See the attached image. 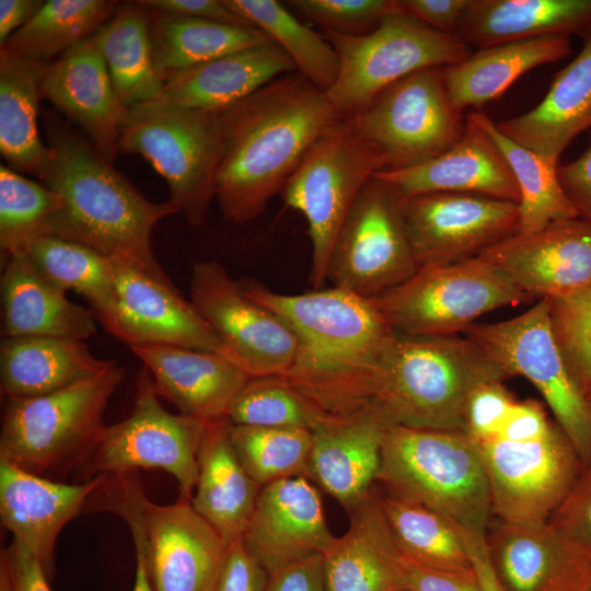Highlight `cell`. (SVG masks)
I'll return each mask as SVG.
<instances>
[{"instance_id": "cell-62", "label": "cell", "mask_w": 591, "mask_h": 591, "mask_svg": "<svg viewBox=\"0 0 591 591\" xmlns=\"http://www.w3.org/2000/svg\"><path fill=\"white\" fill-rule=\"evenodd\" d=\"M587 399L591 406V390L587 393Z\"/></svg>"}, {"instance_id": "cell-41", "label": "cell", "mask_w": 591, "mask_h": 591, "mask_svg": "<svg viewBox=\"0 0 591 591\" xmlns=\"http://www.w3.org/2000/svg\"><path fill=\"white\" fill-rule=\"evenodd\" d=\"M468 114L494 139L514 176L520 192L518 233H533L555 221L579 218L559 183L558 164L506 137L480 109Z\"/></svg>"}, {"instance_id": "cell-38", "label": "cell", "mask_w": 591, "mask_h": 591, "mask_svg": "<svg viewBox=\"0 0 591 591\" xmlns=\"http://www.w3.org/2000/svg\"><path fill=\"white\" fill-rule=\"evenodd\" d=\"M95 35L121 106L154 100L164 83L153 61L148 10L138 1L118 5Z\"/></svg>"}, {"instance_id": "cell-55", "label": "cell", "mask_w": 591, "mask_h": 591, "mask_svg": "<svg viewBox=\"0 0 591 591\" xmlns=\"http://www.w3.org/2000/svg\"><path fill=\"white\" fill-rule=\"evenodd\" d=\"M397 3L403 12L428 26L455 34L468 0H397Z\"/></svg>"}, {"instance_id": "cell-58", "label": "cell", "mask_w": 591, "mask_h": 591, "mask_svg": "<svg viewBox=\"0 0 591 591\" xmlns=\"http://www.w3.org/2000/svg\"><path fill=\"white\" fill-rule=\"evenodd\" d=\"M44 3L40 0H0V46L25 25Z\"/></svg>"}, {"instance_id": "cell-42", "label": "cell", "mask_w": 591, "mask_h": 591, "mask_svg": "<svg viewBox=\"0 0 591 591\" xmlns=\"http://www.w3.org/2000/svg\"><path fill=\"white\" fill-rule=\"evenodd\" d=\"M248 25L263 31L292 60L297 71L326 93L338 76L339 61L327 39L275 0H223Z\"/></svg>"}, {"instance_id": "cell-46", "label": "cell", "mask_w": 591, "mask_h": 591, "mask_svg": "<svg viewBox=\"0 0 591 591\" xmlns=\"http://www.w3.org/2000/svg\"><path fill=\"white\" fill-rule=\"evenodd\" d=\"M329 415L321 412L280 376H252L233 399V425L288 427L312 431Z\"/></svg>"}, {"instance_id": "cell-21", "label": "cell", "mask_w": 591, "mask_h": 591, "mask_svg": "<svg viewBox=\"0 0 591 591\" xmlns=\"http://www.w3.org/2000/svg\"><path fill=\"white\" fill-rule=\"evenodd\" d=\"M114 276L118 301V340L129 347L160 344L201 350L222 356L240 366L195 304L185 300L175 286L116 262Z\"/></svg>"}, {"instance_id": "cell-35", "label": "cell", "mask_w": 591, "mask_h": 591, "mask_svg": "<svg viewBox=\"0 0 591 591\" xmlns=\"http://www.w3.org/2000/svg\"><path fill=\"white\" fill-rule=\"evenodd\" d=\"M571 54L569 36H544L478 48L443 68L445 90L459 113L499 97L528 71Z\"/></svg>"}, {"instance_id": "cell-16", "label": "cell", "mask_w": 591, "mask_h": 591, "mask_svg": "<svg viewBox=\"0 0 591 591\" xmlns=\"http://www.w3.org/2000/svg\"><path fill=\"white\" fill-rule=\"evenodd\" d=\"M474 441L488 479L493 515L500 521L546 522L582 470L557 425L534 438Z\"/></svg>"}, {"instance_id": "cell-36", "label": "cell", "mask_w": 591, "mask_h": 591, "mask_svg": "<svg viewBox=\"0 0 591 591\" xmlns=\"http://www.w3.org/2000/svg\"><path fill=\"white\" fill-rule=\"evenodd\" d=\"M147 10L153 61L163 83L197 65L271 40L254 26Z\"/></svg>"}, {"instance_id": "cell-52", "label": "cell", "mask_w": 591, "mask_h": 591, "mask_svg": "<svg viewBox=\"0 0 591 591\" xmlns=\"http://www.w3.org/2000/svg\"><path fill=\"white\" fill-rule=\"evenodd\" d=\"M402 569L407 591H483L476 572L459 573L418 565L402 554Z\"/></svg>"}, {"instance_id": "cell-10", "label": "cell", "mask_w": 591, "mask_h": 591, "mask_svg": "<svg viewBox=\"0 0 591 591\" xmlns=\"http://www.w3.org/2000/svg\"><path fill=\"white\" fill-rule=\"evenodd\" d=\"M323 36L339 61L336 81L325 94L343 117L356 113L409 74L455 65L472 53L457 35L434 30L401 9L370 32L346 34L324 30Z\"/></svg>"}, {"instance_id": "cell-51", "label": "cell", "mask_w": 591, "mask_h": 591, "mask_svg": "<svg viewBox=\"0 0 591 591\" xmlns=\"http://www.w3.org/2000/svg\"><path fill=\"white\" fill-rule=\"evenodd\" d=\"M267 582L268 572L241 538L228 544L211 591H265Z\"/></svg>"}, {"instance_id": "cell-30", "label": "cell", "mask_w": 591, "mask_h": 591, "mask_svg": "<svg viewBox=\"0 0 591 591\" xmlns=\"http://www.w3.org/2000/svg\"><path fill=\"white\" fill-rule=\"evenodd\" d=\"M583 38L579 54L555 76L535 107L496 124L506 137L554 164L591 128V31Z\"/></svg>"}, {"instance_id": "cell-54", "label": "cell", "mask_w": 591, "mask_h": 591, "mask_svg": "<svg viewBox=\"0 0 591 591\" xmlns=\"http://www.w3.org/2000/svg\"><path fill=\"white\" fill-rule=\"evenodd\" d=\"M265 591H325L322 554L302 558L269 573Z\"/></svg>"}, {"instance_id": "cell-24", "label": "cell", "mask_w": 591, "mask_h": 591, "mask_svg": "<svg viewBox=\"0 0 591 591\" xmlns=\"http://www.w3.org/2000/svg\"><path fill=\"white\" fill-rule=\"evenodd\" d=\"M489 560L503 591H588L591 565L546 522L489 524Z\"/></svg>"}, {"instance_id": "cell-8", "label": "cell", "mask_w": 591, "mask_h": 591, "mask_svg": "<svg viewBox=\"0 0 591 591\" xmlns=\"http://www.w3.org/2000/svg\"><path fill=\"white\" fill-rule=\"evenodd\" d=\"M97 493L140 541L153 591H211L228 545L189 500L151 502L136 472L109 476Z\"/></svg>"}, {"instance_id": "cell-11", "label": "cell", "mask_w": 591, "mask_h": 591, "mask_svg": "<svg viewBox=\"0 0 591 591\" xmlns=\"http://www.w3.org/2000/svg\"><path fill=\"white\" fill-rule=\"evenodd\" d=\"M531 299L476 256L420 268L403 283L371 300L398 334L452 336L464 333L490 311Z\"/></svg>"}, {"instance_id": "cell-20", "label": "cell", "mask_w": 591, "mask_h": 591, "mask_svg": "<svg viewBox=\"0 0 591 591\" xmlns=\"http://www.w3.org/2000/svg\"><path fill=\"white\" fill-rule=\"evenodd\" d=\"M392 425L374 403L328 416L312 430L308 478L350 511L376 487L382 443Z\"/></svg>"}, {"instance_id": "cell-49", "label": "cell", "mask_w": 591, "mask_h": 591, "mask_svg": "<svg viewBox=\"0 0 591 591\" xmlns=\"http://www.w3.org/2000/svg\"><path fill=\"white\" fill-rule=\"evenodd\" d=\"M547 523L591 565V464L581 470Z\"/></svg>"}, {"instance_id": "cell-32", "label": "cell", "mask_w": 591, "mask_h": 591, "mask_svg": "<svg viewBox=\"0 0 591 591\" xmlns=\"http://www.w3.org/2000/svg\"><path fill=\"white\" fill-rule=\"evenodd\" d=\"M190 503L225 544L243 538L260 487L242 466L229 437V420L208 421L197 452Z\"/></svg>"}, {"instance_id": "cell-31", "label": "cell", "mask_w": 591, "mask_h": 591, "mask_svg": "<svg viewBox=\"0 0 591 591\" xmlns=\"http://www.w3.org/2000/svg\"><path fill=\"white\" fill-rule=\"evenodd\" d=\"M297 68L273 40L187 69L166 82L152 100L175 106L222 112Z\"/></svg>"}, {"instance_id": "cell-37", "label": "cell", "mask_w": 591, "mask_h": 591, "mask_svg": "<svg viewBox=\"0 0 591 591\" xmlns=\"http://www.w3.org/2000/svg\"><path fill=\"white\" fill-rule=\"evenodd\" d=\"M47 65L0 50V151L9 167L39 179L48 153L37 129Z\"/></svg>"}, {"instance_id": "cell-6", "label": "cell", "mask_w": 591, "mask_h": 591, "mask_svg": "<svg viewBox=\"0 0 591 591\" xmlns=\"http://www.w3.org/2000/svg\"><path fill=\"white\" fill-rule=\"evenodd\" d=\"M124 375L114 361L97 375L62 390L8 399L0 460L43 477L79 466L105 428L106 406Z\"/></svg>"}, {"instance_id": "cell-56", "label": "cell", "mask_w": 591, "mask_h": 591, "mask_svg": "<svg viewBox=\"0 0 591 591\" xmlns=\"http://www.w3.org/2000/svg\"><path fill=\"white\" fill-rule=\"evenodd\" d=\"M147 9L193 16L235 26H251L233 13L223 0H141Z\"/></svg>"}, {"instance_id": "cell-63", "label": "cell", "mask_w": 591, "mask_h": 591, "mask_svg": "<svg viewBox=\"0 0 591 591\" xmlns=\"http://www.w3.org/2000/svg\"><path fill=\"white\" fill-rule=\"evenodd\" d=\"M588 591H591V589H590V590H588Z\"/></svg>"}, {"instance_id": "cell-64", "label": "cell", "mask_w": 591, "mask_h": 591, "mask_svg": "<svg viewBox=\"0 0 591 591\" xmlns=\"http://www.w3.org/2000/svg\"><path fill=\"white\" fill-rule=\"evenodd\" d=\"M404 591H407V590H404Z\"/></svg>"}, {"instance_id": "cell-14", "label": "cell", "mask_w": 591, "mask_h": 591, "mask_svg": "<svg viewBox=\"0 0 591 591\" xmlns=\"http://www.w3.org/2000/svg\"><path fill=\"white\" fill-rule=\"evenodd\" d=\"M464 335L485 346L510 376L521 375L542 394L582 468L591 464V406L554 338L548 300L496 323H474Z\"/></svg>"}, {"instance_id": "cell-3", "label": "cell", "mask_w": 591, "mask_h": 591, "mask_svg": "<svg viewBox=\"0 0 591 591\" xmlns=\"http://www.w3.org/2000/svg\"><path fill=\"white\" fill-rule=\"evenodd\" d=\"M47 159L42 181L62 201L51 235L84 245L174 286L158 263L152 232L178 212L171 201L143 197L113 164L63 120L46 112Z\"/></svg>"}, {"instance_id": "cell-18", "label": "cell", "mask_w": 591, "mask_h": 591, "mask_svg": "<svg viewBox=\"0 0 591 591\" xmlns=\"http://www.w3.org/2000/svg\"><path fill=\"white\" fill-rule=\"evenodd\" d=\"M403 212L418 269L471 259L519 230V205L478 194L405 198Z\"/></svg>"}, {"instance_id": "cell-39", "label": "cell", "mask_w": 591, "mask_h": 591, "mask_svg": "<svg viewBox=\"0 0 591 591\" xmlns=\"http://www.w3.org/2000/svg\"><path fill=\"white\" fill-rule=\"evenodd\" d=\"M37 270L62 288L82 296L101 325L118 336V301L114 262L97 252L54 235L34 241L25 251Z\"/></svg>"}, {"instance_id": "cell-27", "label": "cell", "mask_w": 591, "mask_h": 591, "mask_svg": "<svg viewBox=\"0 0 591 591\" xmlns=\"http://www.w3.org/2000/svg\"><path fill=\"white\" fill-rule=\"evenodd\" d=\"M130 349L150 372L159 396L181 414L204 421L225 418L233 399L252 378L230 359L211 352L160 344Z\"/></svg>"}, {"instance_id": "cell-47", "label": "cell", "mask_w": 591, "mask_h": 591, "mask_svg": "<svg viewBox=\"0 0 591 591\" xmlns=\"http://www.w3.org/2000/svg\"><path fill=\"white\" fill-rule=\"evenodd\" d=\"M547 300L549 324L556 344L587 396L591 390V285Z\"/></svg>"}, {"instance_id": "cell-45", "label": "cell", "mask_w": 591, "mask_h": 591, "mask_svg": "<svg viewBox=\"0 0 591 591\" xmlns=\"http://www.w3.org/2000/svg\"><path fill=\"white\" fill-rule=\"evenodd\" d=\"M60 196L46 185L0 165L1 258L25 252L37 239L51 235L61 208Z\"/></svg>"}, {"instance_id": "cell-34", "label": "cell", "mask_w": 591, "mask_h": 591, "mask_svg": "<svg viewBox=\"0 0 591 591\" xmlns=\"http://www.w3.org/2000/svg\"><path fill=\"white\" fill-rule=\"evenodd\" d=\"M591 0H468L456 35L477 48L544 36L584 37Z\"/></svg>"}, {"instance_id": "cell-23", "label": "cell", "mask_w": 591, "mask_h": 591, "mask_svg": "<svg viewBox=\"0 0 591 591\" xmlns=\"http://www.w3.org/2000/svg\"><path fill=\"white\" fill-rule=\"evenodd\" d=\"M40 89L42 95L76 121L96 151L113 164L128 109L117 99L96 35L48 63Z\"/></svg>"}, {"instance_id": "cell-9", "label": "cell", "mask_w": 591, "mask_h": 591, "mask_svg": "<svg viewBox=\"0 0 591 591\" xmlns=\"http://www.w3.org/2000/svg\"><path fill=\"white\" fill-rule=\"evenodd\" d=\"M386 169L381 150L360 135L349 117L331 125L285 184V205L308 222L312 256L310 282L321 289L335 240L363 186Z\"/></svg>"}, {"instance_id": "cell-28", "label": "cell", "mask_w": 591, "mask_h": 591, "mask_svg": "<svg viewBox=\"0 0 591 591\" xmlns=\"http://www.w3.org/2000/svg\"><path fill=\"white\" fill-rule=\"evenodd\" d=\"M348 514L347 532L322 555L325 591H404L402 553L378 487Z\"/></svg>"}, {"instance_id": "cell-5", "label": "cell", "mask_w": 591, "mask_h": 591, "mask_svg": "<svg viewBox=\"0 0 591 591\" xmlns=\"http://www.w3.org/2000/svg\"><path fill=\"white\" fill-rule=\"evenodd\" d=\"M376 483L433 509L461 531L487 533L493 517L488 479L476 443L464 430L392 425Z\"/></svg>"}, {"instance_id": "cell-48", "label": "cell", "mask_w": 591, "mask_h": 591, "mask_svg": "<svg viewBox=\"0 0 591 591\" xmlns=\"http://www.w3.org/2000/svg\"><path fill=\"white\" fill-rule=\"evenodd\" d=\"M288 3L324 30L346 34L374 28L386 15L399 10L397 0H292Z\"/></svg>"}, {"instance_id": "cell-15", "label": "cell", "mask_w": 591, "mask_h": 591, "mask_svg": "<svg viewBox=\"0 0 591 591\" xmlns=\"http://www.w3.org/2000/svg\"><path fill=\"white\" fill-rule=\"evenodd\" d=\"M404 200L395 185L375 174L363 186L332 250L326 276L332 287L372 299L415 275Z\"/></svg>"}, {"instance_id": "cell-17", "label": "cell", "mask_w": 591, "mask_h": 591, "mask_svg": "<svg viewBox=\"0 0 591 591\" xmlns=\"http://www.w3.org/2000/svg\"><path fill=\"white\" fill-rule=\"evenodd\" d=\"M192 302L225 348L251 376L283 374L298 341L276 313L250 299L216 259L197 262L190 279Z\"/></svg>"}, {"instance_id": "cell-1", "label": "cell", "mask_w": 591, "mask_h": 591, "mask_svg": "<svg viewBox=\"0 0 591 591\" xmlns=\"http://www.w3.org/2000/svg\"><path fill=\"white\" fill-rule=\"evenodd\" d=\"M239 282L297 337L293 362L278 376L329 416L372 404L378 364L394 331L371 299L337 287L282 294L251 278Z\"/></svg>"}, {"instance_id": "cell-43", "label": "cell", "mask_w": 591, "mask_h": 591, "mask_svg": "<svg viewBox=\"0 0 591 591\" xmlns=\"http://www.w3.org/2000/svg\"><path fill=\"white\" fill-rule=\"evenodd\" d=\"M107 0H49L0 50L47 62L94 35L115 13Z\"/></svg>"}, {"instance_id": "cell-33", "label": "cell", "mask_w": 591, "mask_h": 591, "mask_svg": "<svg viewBox=\"0 0 591 591\" xmlns=\"http://www.w3.org/2000/svg\"><path fill=\"white\" fill-rule=\"evenodd\" d=\"M113 362L95 357L83 340L51 336L2 338L1 393L8 399L46 395L97 375Z\"/></svg>"}, {"instance_id": "cell-60", "label": "cell", "mask_w": 591, "mask_h": 591, "mask_svg": "<svg viewBox=\"0 0 591 591\" xmlns=\"http://www.w3.org/2000/svg\"><path fill=\"white\" fill-rule=\"evenodd\" d=\"M132 536V535H131ZM136 551V578L132 591H153L149 579L144 555L140 541L132 536Z\"/></svg>"}, {"instance_id": "cell-26", "label": "cell", "mask_w": 591, "mask_h": 591, "mask_svg": "<svg viewBox=\"0 0 591 591\" xmlns=\"http://www.w3.org/2000/svg\"><path fill=\"white\" fill-rule=\"evenodd\" d=\"M376 176L395 185L405 198L428 193H467L519 205L520 192L499 147L473 117H465L460 140L440 155L404 170Z\"/></svg>"}, {"instance_id": "cell-61", "label": "cell", "mask_w": 591, "mask_h": 591, "mask_svg": "<svg viewBox=\"0 0 591 591\" xmlns=\"http://www.w3.org/2000/svg\"><path fill=\"white\" fill-rule=\"evenodd\" d=\"M0 591H13L9 565L3 551L0 559Z\"/></svg>"}, {"instance_id": "cell-44", "label": "cell", "mask_w": 591, "mask_h": 591, "mask_svg": "<svg viewBox=\"0 0 591 591\" xmlns=\"http://www.w3.org/2000/svg\"><path fill=\"white\" fill-rule=\"evenodd\" d=\"M229 437L242 466L260 488L286 478H308L312 431L229 421Z\"/></svg>"}, {"instance_id": "cell-50", "label": "cell", "mask_w": 591, "mask_h": 591, "mask_svg": "<svg viewBox=\"0 0 591 591\" xmlns=\"http://www.w3.org/2000/svg\"><path fill=\"white\" fill-rule=\"evenodd\" d=\"M515 401L502 382H491L479 386L467 404L465 431L474 440L494 436Z\"/></svg>"}, {"instance_id": "cell-53", "label": "cell", "mask_w": 591, "mask_h": 591, "mask_svg": "<svg viewBox=\"0 0 591 591\" xmlns=\"http://www.w3.org/2000/svg\"><path fill=\"white\" fill-rule=\"evenodd\" d=\"M557 174L578 217L591 224V141L579 158L558 166Z\"/></svg>"}, {"instance_id": "cell-57", "label": "cell", "mask_w": 591, "mask_h": 591, "mask_svg": "<svg viewBox=\"0 0 591 591\" xmlns=\"http://www.w3.org/2000/svg\"><path fill=\"white\" fill-rule=\"evenodd\" d=\"M3 553L8 560L13 591H51L48 576L25 546L12 540Z\"/></svg>"}, {"instance_id": "cell-59", "label": "cell", "mask_w": 591, "mask_h": 591, "mask_svg": "<svg viewBox=\"0 0 591 591\" xmlns=\"http://www.w3.org/2000/svg\"><path fill=\"white\" fill-rule=\"evenodd\" d=\"M466 545L483 591H503L493 570L486 545V535H474L459 530Z\"/></svg>"}, {"instance_id": "cell-29", "label": "cell", "mask_w": 591, "mask_h": 591, "mask_svg": "<svg viewBox=\"0 0 591 591\" xmlns=\"http://www.w3.org/2000/svg\"><path fill=\"white\" fill-rule=\"evenodd\" d=\"M1 275L2 338L51 336L83 340L96 331L91 309L44 277L25 252L7 257Z\"/></svg>"}, {"instance_id": "cell-13", "label": "cell", "mask_w": 591, "mask_h": 591, "mask_svg": "<svg viewBox=\"0 0 591 591\" xmlns=\"http://www.w3.org/2000/svg\"><path fill=\"white\" fill-rule=\"evenodd\" d=\"M443 68L414 72L347 116L357 131L381 150L385 170L420 165L463 136L465 118L450 103Z\"/></svg>"}, {"instance_id": "cell-4", "label": "cell", "mask_w": 591, "mask_h": 591, "mask_svg": "<svg viewBox=\"0 0 591 591\" xmlns=\"http://www.w3.org/2000/svg\"><path fill=\"white\" fill-rule=\"evenodd\" d=\"M508 378L500 361L466 335L394 332L378 364L372 403L395 425L465 431L473 393L486 383Z\"/></svg>"}, {"instance_id": "cell-7", "label": "cell", "mask_w": 591, "mask_h": 591, "mask_svg": "<svg viewBox=\"0 0 591 591\" xmlns=\"http://www.w3.org/2000/svg\"><path fill=\"white\" fill-rule=\"evenodd\" d=\"M118 149L141 155L154 167L188 224L206 222L222 155L220 112L157 101L137 104L127 111Z\"/></svg>"}, {"instance_id": "cell-22", "label": "cell", "mask_w": 591, "mask_h": 591, "mask_svg": "<svg viewBox=\"0 0 591 591\" xmlns=\"http://www.w3.org/2000/svg\"><path fill=\"white\" fill-rule=\"evenodd\" d=\"M335 538L316 486L298 476L260 489L243 543L269 575L311 555H323Z\"/></svg>"}, {"instance_id": "cell-40", "label": "cell", "mask_w": 591, "mask_h": 591, "mask_svg": "<svg viewBox=\"0 0 591 591\" xmlns=\"http://www.w3.org/2000/svg\"><path fill=\"white\" fill-rule=\"evenodd\" d=\"M379 499L403 556L436 570L474 572L462 535L449 519L382 488L379 489Z\"/></svg>"}, {"instance_id": "cell-19", "label": "cell", "mask_w": 591, "mask_h": 591, "mask_svg": "<svg viewBox=\"0 0 591 591\" xmlns=\"http://www.w3.org/2000/svg\"><path fill=\"white\" fill-rule=\"evenodd\" d=\"M478 256L532 298L563 294L591 285V224L581 218L555 221Z\"/></svg>"}, {"instance_id": "cell-2", "label": "cell", "mask_w": 591, "mask_h": 591, "mask_svg": "<svg viewBox=\"0 0 591 591\" xmlns=\"http://www.w3.org/2000/svg\"><path fill=\"white\" fill-rule=\"evenodd\" d=\"M340 117L327 95L298 71L220 112L216 199L223 217L235 223L259 217Z\"/></svg>"}, {"instance_id": "cell-25", "label": "cell", "mask_w": 591, "mask_h": 591, "mask_svg": "<svg viewBox=\"0 0 591 591\" xmlns=\"http://www.w3.org/2000/svg\"><path fill=\"white\" fill-rule=\"evenodd\" d=\"M107 479V475H99L84 483L67 484L0 460L2 525L37 558L49 576L60 531Z\"/></svg>"}, {"instance_id": "cell-12", "label": "cell", "mask_w": 591, "mask_h": 591, "mask_svg": "<svg viewBox=\"0 0 591 591\" xmlns=\"http://www.w3.org/2000/svg\"><path fill=\"white\" fill-rule=\"evenodd\" d=\"M207 422L164 409L150 372L143 367L137 378L130 415L105 426L78 467L89 479L138 468H160L175 478L178 498L190 501L198 474L197 452Z\"/></svg>"}]
</instances>
